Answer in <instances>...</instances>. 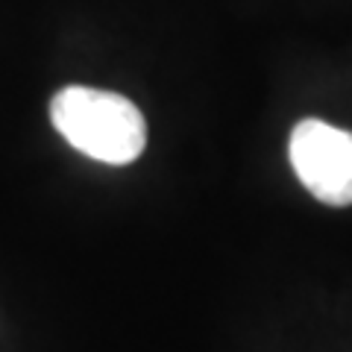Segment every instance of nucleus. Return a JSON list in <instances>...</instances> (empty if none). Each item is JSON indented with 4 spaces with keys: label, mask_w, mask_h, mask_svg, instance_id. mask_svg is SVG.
I'll use <instances>...</instances> for the list:
<instances>
[{
    "label": "nucleus",
    "mask_w": 352,
    "mask_h": 352,
    "mask_svg": "<svg viewBox=\"0 0 352 352\" xmlns=\"http://www.w3.org/2000/svg\"><path fill=\"white\" fill-rule=\"evenodd\" d=\"M291 164L326 206H352V132L305 118L291 132Z\"/></svg>",
    "instance_id": "nucleus-2"
},
{
    "label": "nucleus",
    "mask_w": 352,
    "mask_h": 352,
    "mask_svg": "<svg viewBox=\"0 0 352 352\" xmlns=\"http://www.w3.org/2000/svg\"><path fill=\"white\" fill-rule=\"evenodd\" d=\"M50 124L82 156L103 164L135 162L147 144L141 109L124 94L88 85H68L53 94Z\"/></svg>",
    "instance_id": "nucleus-1"
}]
</instances>
